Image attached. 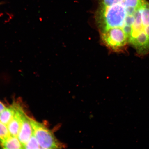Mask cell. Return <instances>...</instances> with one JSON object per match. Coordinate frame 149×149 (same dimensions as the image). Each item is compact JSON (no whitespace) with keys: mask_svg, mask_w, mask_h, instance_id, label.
Here are the masks:
<instances>
[{"mask_svg":"<svg viewBox=\"0 0 149 149\" xmlns=\"http://www.w3.org/2000/svg\"><path fill=\"white\" fill-rule=\"evenodd\" d=\"M6 107H5L4 104L0 101V113Z\"/></svg>","mask_w":149,"mask_h":149,"instance_id":"9c48e42d","label":"cell"},{"mask_svg":"<svg viewBox=\"0 0 149 149\" xmlns=\"http://www.w3.org/2000/svg\"><path fill=\"white\" fill-rule=\"evenodd\" d=\"M17 103L14 102L10 106L6 107L0 113V122L7 126L15 113Z\"/></svg>","mask_w":149,"mask_h":149,"instance_id":"5b68a950","label":"cell"},{"mask_svg":"<svg viewBox=\"0 0 149 149\" xmlns=\"http://www.w3.org/2000/svg\"><path fill=\"white\" fill-rule=\"evenodd\" d=\"M0 4H1V3H0Z\"/></svg>","mask_w":149,"mask_h":149,"instance_id":"30bf717a","label":"cell"},{"mask_svg":"<svg viewBox=\"0 0 149 149\" xmlns=\"http://www.w3.org/2000/svg\"><path fill=\"white\" fill-rule=\"evenodd\" d=\"M0 147L4 149H23L18 137L11 135L1 143Z\"/></svg>","mask_w":149,"mask_h":149,"instance_id":"8992f818","label":"cell"},{"mask_svg":"<svg viewBox=\"0 0 149 149\" xmlns=\"http://www.w3.org/2000/svg\"><path fill=\"white\" fill-rule=\"evenodd\" d=\"M104 4L111 5L120 4L126 7H131L135 9L139 8L142 5L145 0H102Z\"/></svg>","mask_w":149,"mask_h":149,"instance_id":"277c9868","label":"cell"},{"mask_svg":"<svg viewBox=\"0 0 149 149\" xmlns=\"http://www.w3.org/2000/svg\"><path fill=\"white\" fill-rule=\"evenodd\" d=\"M10 135L7 126L0 122V145Z\"/></svg>","mask_w":149,"mask_h":149,"instance_id":"52a82bcc","label":"cell"},{"mask_svg":"<svg viewBox=\"0 0 149 149\" xmlns=\"http://www.w3.org/2000/svg\"><path fill=\"white\" fill-rule=\"evenodd\" d=\"M24 113L22 106L17 103L15 113L7 126L11 136H18L21 125L22 116Z\"/></svg>","mask_w":149,"mask_h":149,"instance_id":"3957f363","label":"cell"},{"mask_svg":"<svg viewBox=\"0 0 149 149\" xmlns=\"http://www.w3.org/2000/svg\"><path fill=\"white\" fill-rule=\"evenodd\" d=\"M33 134L36 137L41 148L58 149L63 147L53 132L44 124L30 118Z\"/></svg>","mask_w":149,"mask_h":149,"instance_id":"6da1fadb","label":"cell"},{"mask_svg":"<svg viewBox=\"0 0 149 149\" xmlns=\"http://www.w3.org/2000/svg\"><path fill=\"white\" fill-rule=\"evenodd\" d=\"M24 148L25 149H39L41 148L38 141L34 135H31L28 142L25 146Z\"/></svg>","mask_w":149,"mask_h":149,"instance_id":"ba28073f","label":"cell"},{"mask_svg":"<svg viewBox=\"0 0 149 149\" xmlns=\"http://www.w3.org/2000/svg\"><path fill=\"white\" fill-rule=\"evenodd\" d=\"M33 134L30 117L23 113L22 116L21 125L18 138L20 143L24 146L27 144Z\"/></svg>","mask_w":149,"mask_h":149,"instance_id":"7a4b0ae2","label":"cell"}]
</instances>
